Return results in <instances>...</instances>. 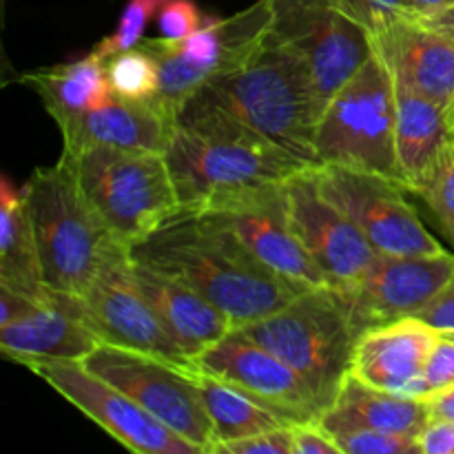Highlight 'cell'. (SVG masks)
Instances as JSON below:
<instances>
[{
  "label": "cell",
  "instance_id": "cell-5",
  "mask_svg": "<svg viewBox=\"0 0 454 454\" xmlns=\"http://www.w3.org/2000/svg\"><path fill=\"white\" fill-rule=\"evenodd\" d=\"M288 364L326 411L350 375L359 331L344 293L335 286L306 288L282 309L238 326Z\"/></svg>",
  "mask_w": 454,
  "mask_h": 454
},
{
  "label": "cell",
  "instance_id": "cell-20",
  "mask_svg": "<svg viewBox=\"0 0 454 454\" xmlns=\"http://www.w3.org/2000/svg\"><path fill=\"white\" fill-rule=\"evenodd\" d=\"M176 127V114H171L155 98L129 100L115 93L102 105L58 122L62 133V151L71 155L93 146L164 153Z\"/></svg>",
  "mask_w": 454,
  "mask_h": 454
},
{
  "label": "cell",
  "instance_id": "cell-4",
  "mask_svg": "<svg viewBox=\"0 0 454 454\" xmlns=\"http://www.w3.org/2000/svg\"><path fill=\"white\" fill-rule=\"evenodd\" d=\"M22 195L34 224L44 284L53 293L82 295L120 242L89 204L74 160L62 153L53 167L35 168Z\"/></svg>",
  "mask_w": 454,
  "mask_h": 454
},
{
  "label": "cell",
  "instance_id": "cell-29",
  "mask_svg": "<svg viewBox=\"0 0 454 454\" xmlns=\"http://www.w3.org/2000/svg\"><path fill=\"white\" fill-rule=\"evenodd\" d=\"M164 3L167 0H129L124 4L122 13H120L114 34L102 38L93 47V53L102 60H109L111 56H118V53L137 47L145 40V31L149 27L151 18L158 16Z\"/></svg>",
  "mask_w": 454,
  "mask_h": 454
},
{
  "label": "cell",
  "instance_id": "cell-40",
  "mask_svg": "<svg viewBox=\"0 0 454 454\" xmlns=\"http://www.w3.org/2000/svg\"><path fill=\"white\" fill-rule=\"evenodd\" d=\"M412 20L421 22V25L430 27V29L439 31L442 35H446L448 40L454 43V3L448 4V7L439 9V12L426 13V16L412 18Z\"/></svg>",
  "mask_w": 454,
  "mask_h": 454
},
{
  "label": "cell",
  "instance_id": "cell-19",
  "mask_svg": "<svg viewBox=\"0 0 454 454\" xmlns=\"http://www.w3.org/2000/svg\"><path fill=\"white\" fill-rule=\"evenodd\" d=\"M442 333L417 317L362 333L353 350L350 375L372 388L426 399V362Z\"/></svg>",
  "mask_w": 454,
  "mask_h": 454
},
{
  "label": "cell",
  "instance_id": "cell-16",
  "mask_svg": "<svg viewBox=\"0 0 454 454\" xmlns=\"http://www.w3.org/2000/svg\"><path fill=\"white\" fill-rule=\"evenodd\" d=\"M102 344L69 295L53 293L49 301H38L0 286V350L7 359L22 366L84 362Z\"/></svg>",
  "mask_w": 454,
  "mask_h": 454
},
{
  "label": "cell",
  "instance_id": "cell-2",
  "mask_svg": "<svg viewBox=\"0 0 454 454\" xmlns=\"http://www.w3.org/2000/svg\"><path fill=\"white\" fill-rule=\"evenodd\" d=\"M164 158L182 211H208L310 168L231 115L191 102L177 114Z\"/></svg>",
  "mask_w": 454,
  "mask_h": 454
},
{
  "label": "cell",
  "instance_id": "cell-35",
  "mask_svg": "<svg viewBox=\"0 0 454 454\" xmlns=\"http://www.w3.org/2000/svg\"><path fill=\"white\" fill-rule=\"evenodd\" d=\"M426 384L430 395L439 390L452 388L454 386V340L446 335H439L428 362H426Z\"/></svg>",
  "mask_w": 454,
  "mask_h": 454
},
{
  "label": "cell",
  "instance_id": "cell-25",
  "mask_svg": "<svg viewBox=\"0 0 454 454\" xmlns=\"http://www.w3.org/2000/svg\"><path fill=\"white\" fill-rule=\"evenodd\" d=\"M0 286L38 301L53 297L44 284L43 260L22 189L4 177L0 184Z\"/></svg>",
  "mask_w": 454,
  "mask_h": 454
},
{
  "label": "cell",
  "instance_id": "cell-18",
  "mask_svg": "<svg viewBox=\"0 0 454 454\" xmlns=\"http://www.w3.org/2000/svg\"><path fill=\"white\" fill-rule=\"evenodd\" d=\"M286 182L253 189L220 207L208 208V213L220 217L251 248L257 260L284 279L301 288L328 286L322 270L293 233Z\"/></svg>",
  "mask_w": 454,
  "mask_h": 454
},
{
  "label": "cell",
  "instance_id": "cell-23",
  "mask_svg": "<svg viewBox=\"0 0 454 454\" xmlns=\"http://www.w3.org/2000/svg\"><path fill=\"white\" fill-rule=\"evenodd\" d=\"M395 146L402 180L415 193L454 145L450 114L439 102L395 80Z\"/></svg>",
  "mask_w": 454,
  "mask_h": 454
},
{
  "label": "cell",
  "instance_id": "cell-7",
  "mask_svg": "<svg viewBox=\"0 0 454 454\" xmlns=\"http://www.w3.org/2000/svg\"><path fill=\"white\" fill-rule=\"evenodd\" d=\"M395 120V78L380 53L372 51L324 106L315 136L317 167L380 173L403 184Z\"/></svg>",
  "mask_w": 454,
  "mask_h": 454
},
{
  "label": "cell",
  "instance_id": "cell-9",
  "mask_svg": "<svg viewBox=\"0 0 454 454\" xmlns=\"http://www.w3.org/2000/svg\"><path fill=\"white\" fill-rule=\"evenodd\" d=\"M82 364L136 399L149 415L198 446L202 454L215 450L198 372L191 364L114 344L98 346Z\"/></svg>",
  "mask_w": 454,
  "mask_h": 454
},
{
  "label": "cell",
  "instance_id": "cell-26",
  "mask_svg": "<svg viewBox=\"0 0 454 454\" xmlns=\"http://www.w3.org/2000/svg\"><path fill=\"white\" fill-rule=\"evenodd\" d=\"M20 82L38 93L56 124L93 109L114 96L106 75V62L93 51L80 60L31 71L22 75Z\"/></svg>",
  "mask_w": 454,
  "mask_h": 454
},
{
  "label": "cell",
  "instance_id": "cell-30",
  "mask_svg": "<svg viewBox=\"0 0 454 454\" xmlns=\"http://www.w3.org/2000/svg\"><path fill=\"white\" fill-rule=\"evenodd\" d=\"M324 430L335 439V443L340 446L341 454H417L419 452L417 437H411V434L386 433V430L362 428V426H337V428H324Z\"/></svg>",
  "mask_w": 454,
  "mask_h": 454
},
{
  "label": "cell",
  "instance_id": "cell-37",
  "mask_svg": "<svg viewBox=\"0 0 454 454\" xmlns=\"http://www.w3.org/2000/svg\"><path fill=\"white\" fill-rule=\"evenodd\" d=\"M417 319L428 326L437 328L439 333H454V278L446 288L417 315Z\"/></svg>",
  "mask_w": 454,
  "mask_h": 454
},
{
  "label": "cell",
  "instance_id": "cell-42",
  "mask_svg": "<svg viewBox=\"0 0 454 454\" xmlns=\"http://www.w3.org/2000/svg\"><path fill=\"white\" fill-rule=\"evenodd\" d=\"M448 114H450V124H452V129H454V105L450 106V111H448Z\"/></svg>",
  "mask_w": 454,
  "mask_h": 454
},
{
  "label": "cell",
  "instance_id": "cell-17",
  "mask_svg": "<svg viewBox=\"0 0 454 454\" xmlns=\"http://www.w3.org/2000/svg\"><path fill=\"white\" fill-rule=\"evenodd\" d=\"M313 168H304L286 182L293 233L322 270L328 286H350L380 253L346 213L324 198Z\"/></svg>",
  "mask_w": 454,
  "mask_h": 454
},
{
  "label": "cell",
  "instance_id": "cell-1",
  "mask_svg": "<svg viewBox=\"0 0 454 454\" xmlns=\"http://www.w3.org/2000/svg\"><path fill=\"white\" fill-rule=\"evenodd\" d=\"M131 257L193 286L224 310L235 328L266 317L306 291L257 260L208 211H180L131 247Z\"/></svg>",
  "mask_w": 454,
  "mask_h": 454
},
{
  "label": "cell",
  "instance_id": "cell-8",
  "mask_svg": "<svg viewBox=\"0 0 454 454\" xmlns=\"http://www.w3.org/2000/svg\"><path fill=\"white\" fill-rule=\"evenodd\" d=\"M270 31L269 0H255L231 18H204V25L184 40L146 38L137 47L149 51L160 67L155 100L171 114L208 80L242 67Z\"/></svg>",
  "mask_w": 454,
  "mask_h": 454
},
{
  "label": "cell",
  "instance_id": "cell-36",
  "mask_svg": "<svg viewBox=\"0 0 454 454\" xmlns=\"http://www.w3.org/2000/svg\"><path fill=\"white\" fill-rule=\"evenodd\" d=\"M293 454H341V450L319 421H313L293 426Z\"/></svg>",
  "mask_w": 454,
  "mask_h": 454
},
{
  "label": "cell",
  "instance_id": "cell-11",
  "mask_svg": "<svg viewBox=\"0 0 454 454\" xmlns=\"http://www.w3.org/2000/svg\"><path fill=\"white\" fill-rule=\"evenodd\" d=\"M313 171L324 198L357 224L377 253L433 255L446 251L426 229L402 182L346 167H315Z\"/></svg>",
  "mask_w": 454,
  "mask_h": 454
},
{
  "label": "cell",
  "instance_id": "cell-6",
  "mask_svg": "<svg viewBox=\"0 0 454 454\" xmlns=\"http://www.w3.org/2000/svg\"><path fill=\"white\" fill-rule=\"evenodd\" d=\"M67 155L93 211L124 247H136L182 211L171 168L160 151L93 146Z\"/></svg>",
  "mask_w": 454,
  "mask_h": 454
},
{
  "label": "cell",
  "instance_id": "cell-28",
  "mask_svg": "<svg viewBox=\"0 0 454 454\" xmlns=\"http://www.w3.org/2000/svg\"><path fill=\"white\" fill-rule=\"evenodd\" d=\"M105 62L115 96L129 98V100L155 98L160 89V67L149 51H145L142 47H133L118 56H111Z\"/></svg>",
  "mask_w": 454,
  "mask_h": 454
},
{
  "label": "cell",
  "instance_id": "cell-39",
  "mask_svg": "<svg viewBox=\"0 0 454 454\" xmlns=\"http://www.w3.org/2000/svg\"><path fill=\"white\" fill-rule=\"evenodd\" d=\"M430 421H450L454 424V386L426 397Z\"/></svg>",
  "mask_w": 454,
  "mask_h": 454
},
{
  "label": "cell",
  "instance_id": "cell-15",
  "mask_svg": "<svg viewBox=\"0 0 454 454\" xmlns=\"http://www.w3.org/2000/svg\"><path fill=\"white\" fill-rule=\"evenodd\" d=\"M454 278V253L377 255L350 286L340 288L348 301L359 335L399 319L417 317Z\"/></svg>",
  "mask_w": 454,
  "mask_h": 454
},
{
  "label": "cell",
  "instance_id": "cell-33",
  "mask_svg": "<svg viewBox=\"0 0 454 454\" xmlns=\"http://www.w3.org/2000/svg\"><path fill=\"white\" fill-rule=\"evenodd\" d=\"M217 454H293V426L229 442L217 448Z\"/></svg>",
  "mask_w": 454,
  "mask_h": 454
},
{
  "label": "cell",
  "instance_id": "cell-27",
  "mask_svg": "<svg viewBox=\"0 0 454 454\" xmlns=\"http://www.w3.org/2000/svg\"><path fill=\"white\" fill-rule=\"evenodd\" d=\"M198 381L213 426V439H215L213 454H217V448L229 442H238V439L288 426L282 417L275 415L264 403L253 399L244 390L217 380V377L198 372Z\"/></svg>",
  "mask_w": 454,
  "mask_h": 454
},
{
  "label": "cell",
  "instance_id": "cell-14",
  "mask_svg": "<svg viewBox=\"0 0 454 454\" xmlns=\"http://www.w3.org/2000/svg\"><path fill=\"white\" fill-rule=\"evenodd\" d=\"M191 366L248 393L288 426L313 424L324 412L309 384L284 359L238 328L195 353Z\"/></svg>",
  "mask_w": 454,
  "mask_h": 454
},
{
  "label": "cell",
  "instance_id": "cell-34",
  "mask_svg": "<svg viewBox=\"0 0 454 454\" xmlns=\"http://www.w3.org/2000/svg\"><path fill=\"white\" fill-rule=\"evenodd\" d=\"M371 34L402 18V0H341Z\"/></svg>",
  "mask_w": 454,
  "mask_h": 454
},
{
  "label": "cell",
  "instance_id": "cell-41",
  "mask_svg": "<svg viewBox=\"0 0 454 454\" xmlns=\"http://www.w3.org/2000/svg\"><path fill=\"white\" fill-rule=\"evenodd\" d=\"M454 0H402V16L406 18H419L426 13L439 12V9L448 7Z\"/></svg>",
  "mask_w": 454,
  "mask_h": 454
},
{
  "label": "cell",
  "instance_id": "cell-10",
  "mask_svg": "<svg viewBox=\"0 0 454 454\" xmlns=\"http://www.w3.org/2000/svg\"><path fill=\"white\" fill-rule=\"evenodd\" d=\"M270 34L309 65L326 106L372 53L371 31L341 0H269Z\"/></svg>",
  "mask_w": 454,
  "mask_h": 454
},
{
  "label": "cell",
  "instance_id": "cell-31",
  "mask_svg": "<svg viewBox=\"0 0 454 454\" xmlns=\"http://www.w3.org/2000/svg\"><path fill=\"white\" fill-rule=\"evenodd\" d=\"M442 224L443 233L454 244V145L434 167L428 180L415 191Z\"/></svg>",
  "mask_w": 454,
  "mask_h": 454
},
{
  "label": "cell",
  "instance_id": "cell-24",
  "mask_svg": "<svg viewBox=\"0 0 454 454\" xmlns=\"http://www.w3.org/2000/svg\"><path fill=\"white\" fill-rule=\"evenodd\" d=\"M317 421L324 428L362 426L419 437L421 430L430 424V412L426 399L372 388L348 375L337 397Z\"/></svg>",
  "mask_w": 454,
  "mask_h": 454
},
{
  "label": "cell",
  "instance_id": "cell-38",
  "mask_svg": "<svg viewBox=\"0 0 454 454\" xmlns=\"http://www.w3.org/2000/svg\"><path fill=\"white\" fill-rule=\"evenodd\" d=\"M419 454H454V424L430 421L417 437Z\"/></svg>",
  "mask_w": 454,
  "mask_h": 454
},
{
  "label": "cell",
  "instance_id": "cell-3",
  "mask_svg": "<svg viewBox=\"0 0 454 454\" xmlns=\"http://www.w3.org/2000/svg\"><path fill=\"white\" fill-rule=\"evenodd\" d=\"M186 102L222 111L309 167H317L315 136L324 105L313 74L270 31L242 67L208 80Z\"/></svg>",
  "mask_w": 454,
  "mask_h": 454
},
{
  "label": "cell",
  "instance_id": "cell-21",
  "mask_svg": "<svg viewBox=\"0 0 454 454\" xmlns=\"http://www.w3.org/2000/svg\"><path fill=\"white\" fill-rule=\"evenodd\" d=\"M371 44L395 80L450 111L454 105L452 40L412 18L402 16L371 34Z\"/></svg>",
  "mask_w": 454,
  "mask_h": 454
},
{
  "label": "cell",
  "instance_id": "cell-43",
  "mask_svg": "<svg viewBox=\"0 0 454 454\" xmlns=\"http://www.w3.org/2000/svg\"><path fill=\"white\" fill-rule=\"evenodd\" d=\"M442 335H446V337H450V340H454V333H442Z\"/></svg>",
  "mask_w": 454,
  "mask_h": 454
},
{
  "label": "cell",
  "instance_id": "cell-12",
  "mask_svg": "<svg viewBox=\"0 0 454 454\" xmlns=\"http://www.w3.org/2000/svg\"><path fill=\"white\" fill-rule=\"evenodd\" d=\"M71 297L75 313L105 344L145 350L173 362L191 364L186 350L160 319L133 273L131 248L118 247L106 255L82 295Z\"/></svg>",
  "mask_w": 454,
  "mask_h": 454
},
{
  "label": "cell",
  "instance_id": "cell-22",
  "mask_svg": "<svg viewBox=\"0 0 454 454\" xmlns=\"http://www.w3.org/2000/svg\"><path fill=\"white\" fill-rule=\"evenodd\" d=\"M133 273L149 304L189 357L235 328V322L224 310L182 279L137 260H133Z\"/></svg>",
  "mask_w": 454,
  "mask_h": 454
},
{
  "label": "cell",
  "instance_id": "cell-32",
  "mask_svg": "<svg viewBox=\"0 0 454 454\" xmlns=\"http://www.w3.org/2000/svg\"><path fill=\"white\" fill-rule=\"evenodd\" d=\"M204 25L198 4L193 0H167L158 13V27L162 38L184 40Z\"/></svg>",
  "mask_w": 454,
  "mask_h": 454
},
{
  "label": "cell",
  "instance_id": "cell-13",
  "mask_svg": "<svg viewBox=\"0 0 454 454\" xmlns=\"http://www.w3.org/2000/svg\"><path fill=\"white\" fill-rule=\"evenodd\" d=\"M27 368L127 450L137 454H202L198 446L149 415L136 399L93 375L82 362H35Z\"/></svg>",
  "mask_w": 454,
  "mask_h": 454
}]
</instances>
